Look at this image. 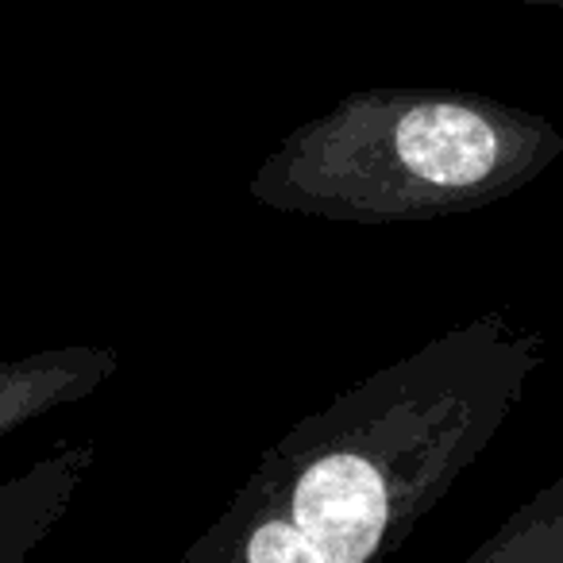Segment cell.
Masks as SVG:
<instances>
[{
  "label": "cell",
  "instance_id": "cell-1",
  "mask_svg": "<svg viewBox=\"0 0 563 563\" xmlns=\"http://www.w3.org/2000/svg\"><path fill=\"white\" fill-rule=\"evenodd\" d=\"M544 336L483 313L301 417L186 563H371L406 544L494 444Z\"/></svg>",
  "mask_w": 563,
  "mask_h": 563
},
{
  "label": "cell",
  "instance_id": "cell-2",
  "mask_svg": "<svg viewBox=\"0 0 563 563\" xmlns=\"http://www.w3.org/2000/svg\"><path fill=\"white\" fill-rule=\"evenodd\" d=\"M563 155L552 120L483 93L363 89L294 128L251 201L336 224H413L506 201Z\"/></svg>",
  "mask_w": 563,
  "mask_h": 563
},
{
  "label": "cell",
  "instance_id": "cell-3",
  "mask_svg": "<svg viewBox=\"0 0 563 563\" xmlns=\"http://www.w3.org/2000/svg\"><path fill=\"white\" fill-rule=\"evenodd\" d=\"M93 444L66 448L0 490V560H24L55 529L78 483L93 467Z\"/></svg>",
  "mask_w": 563,
  "mask_h": 563
},
{
  "label": "cell",
  "instance_id": "cell-4",
  "mask_svg": "<svg viewBox=\"0 0 563 563\" xmlns=\"http://www.w3.org/2000/svg\"><path fill=\"white\" fill-rule=\"evenodd\" d=\"M471 560L475 563H483V560L563 563V483L552 486V490H544L525 509H517V514L506 521V529H501L490 544L478 548Z\"/></svg>",
  "mask_w": 563,
  "mask_h": 563
},
{
  "label": "cell",
  "instance_id": "cell-5",
  "mask_svg": "<svg viewBox=\"0 0 563 563\" xmlns=\"http://www.w3.org/2000/svg\"><path fill=\"white\" fill-rule=\"evenodd\" d=\"M525 4H537V9H563V0H525Z\"/></svg>",
  "mask_w": 563,
  "mask_h": 563
}]
</instances>
